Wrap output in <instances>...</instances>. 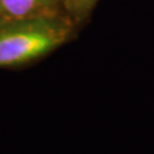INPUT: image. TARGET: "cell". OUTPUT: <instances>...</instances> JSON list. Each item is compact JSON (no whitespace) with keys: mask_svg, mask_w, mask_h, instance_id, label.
Segmentation results:
<instances>
[{"mask_svg":"<svg viewBox=\"0 0 154 154\" xmlns=\"http://www.w3.org/2000/svg\"><path fill=\"white\" fill-rule=\"evenodd\" d=\"M77 26L67 13L0 17V69H20L42 60L71 41Z\"/></svg>","mask_w":154,"mask_h":154,"instance_id":"6da1fadb","label":"cell"},{"mask_svg":"<svg viewBox=\"0 0 154 154\" xmlns=\"http://www.w3.org/2000/svg\"><path fill=\"white\" fill-rule=\"evenodd\" d=\"M98 0H63L65 11L78 23L82 22L90 15Z\"/></svg>","mask_w":154,"mask_h":154,"instance_id":"3957f363","label":"cell"},{"mask_svg":"<svg viewBox=\"0 0 154 154\" xmlns=\"http://www.w3.org/2000/svg\"><path fill=\"white\" fill-rule=\"evenodd\" d=\"M66 13L63 0H0V17L24 18Z\"/></svg>","mask_w":154,"mask_h":154,"instance_id":"7a4b0ae2","label":"cell"}]
</instances>
